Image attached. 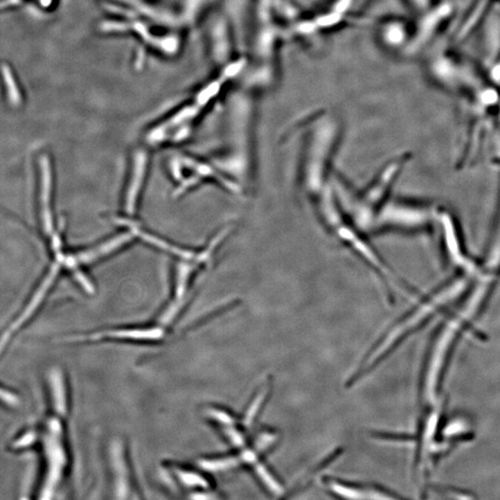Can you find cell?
<instances>
[{
	"label": "cell",
	"instance_id": "cell-14",
	"mask_svg": "<svg viewBox=\"0 0 500 500\" xmlns=\"http://www.w3.org/2000/svg\"><path fill=\"white\" fill-rule=\"evenodd\" d=\"M0 402H3L10 407H18L21 400L15 393L0 386Z\"/></svg>",
	"mask_w": 500,
	"mask_h": 500
},
{
	"label": "cell",
	"instance_id": "cell-3",
	"mask_svg": "<svg viewBox=\"0 0 500 500\" xmlns=\"http://www.w3.org/2000/svg\"><path fill=\"white\" fill-rule=\"evenodd\" d=\"M438 208L427 202L390 197L376 215L372 230L429 232L436 228Z\"/></svg>",
	"mask_w": 500,
	"mask_h": 500
},
{
	"label": "cell",
	"instance_id": "cell-12",
	"mask_svg": "<svg viewBox=\"0 0 500 500\" xmlns=\"http://www.w3.org/2000/svg\"><path fill=\"white\" fill-rule=\"evenodd\" d=\"M403 34H405V30L400 24L387 21L383 26L381 24L378 35L380 42L383 41L384 45L393 46L403 42L401 41L404 39Z\"/></svg>",
	"mask_w": 500,
	"mask_h": 500
},
{
	"label": "cell",
	"instance_id": "cell-1",
	"mask_svg": "<svg viewBox=\"0 0 500 500\" xmlns=\"http://www.w3.org/2000/svg\"><path fill=\"white\" fill-rule=\"evenodd\" d=\"M476 274L456 271L455 276L418 301L416 306L381 334L359 361L362 372L372 375L414 332L429 323L441 310L456 304L471 287Z\"/></svg>",
	"mask_w": 500,
	"mask_h": 500
},
{
	"label": "cell",
	"instance_id": "cell-15",
	"mask_svg": "<svg viewBox=\"0 0 500 500\" xmlns=\"http://www.w3.org/2000/svg\"><path fill=\"white\" fill-rule=\"evenodd\" d=\"M21 0H7L3 3H0V8H5L7 6H12V5H17L21 3Z\"/></svg>",
	"mask_w": 500,
	"mask_h": 500
},
{
	"label": "cell",
	"instance_id": "cell-7",
	"mask_svg": "<svg viewBox=\"0 0 500 500\" xmlns=\"http://www.w3.org/2000/svg\"><path fill=\"white\" fill-rule=\"evenodd\" d=\"M323 483L329 494L340 499H395L402 497L382 486L350 482L332 476L323 477Z\"/></svg>",
	"mask_w": 500,
	"mask_h": 500
},
{
	"label": "cell",
	"instance_id": "cell-8",
	"mask_svg": "<svg viewBox=\"0 0 500 500\" xmlns=\"http://www.w3.org/2000/svg\"><path fill=\"white\" fill-rule=\"evenodd\" d=\"M168 470L172 482L178 483V488L186 491L192 499H214L213 485L203 472L188 467L170 464Z\"/></svg>",
	"mask_w": 500,
	"mask_h": 500
},
{
	"label": "cell",
	"instance_id": "cell-2",
	"mask_svg": "<svg viewBox=\"0 0 500 500\" xmlns=\"http://www.w3.org/2000/svg\"><path fill=\"white\" fill-rule=\"evenodd\" d=\"M312 123L304 159L303 178L307 190L319 197L328 186L327 170L339 136V125L336 119L328 114H321Z\"/></svg>",
	"mask_w": 500,
	"mask_h": 500
},
{
	"label": "cell",
	"instance_id": "cell-10",
	"mask_svg": "<svg viewBox=\"0 0 500 500\" xmlns=\"http://www.w3.org/2000/svg\"><path fill=\"white\" fill-rule=\"evenodd\" d=\"M481 267L482 270L500 273V197Z\"/></svg>",
	"mask_w": 500,
	"mask_h": 500
},
{
	"label": "cell",
	"instance_id": "cell-6",
	"mask_svg": "<svg viewBox=\"0 0 500 500\" xmlns=\"http://www.w3.org/2000/svg\"><path fill=\"white\" fill-rule=\"evenodd\" d=\"M440 236V247L444 260L456 271L478 274L482 270L467 251L460 224L454 214L446 208L438 207L436 225Z\"/></svg>",
	"mask_w": 500,
	"mask_h": 500
},
{
	"label": "cell",
	"instance_id": "cell-5",
	"mask_svg": "<svg viewBox=\"0 0 500 500\" xmlns=\"http://www.w3.org/2000/svg\"><path fill=\"white\" fill-rule=\"evenodd\" d=\"M62 415L67 414L59 413L57 417L46 420L44 431L42 447L46 472L40 492L46 499L59 488L69 465L64 425L62 419L59 418Z\"/></svg>",
	"mask_w": 500,
	"mask_h": 500
},
{
	"label": "cell",
	"instance_id": "cell-11",
	"mask_svg": "<svg viewBox=\"0 0 500 500\" xmlns=\"http://www.w3.org/2000/svg\"><path fill=\"white\" fill-rule=\"evenodd\" d=\"M41 169H42V204H43V224L45 231L48 233L52 232V215L51 211V163L48 157L44 156L41 159Z\"/></svg>",
	"mask_w": 500,
	"mask_h": 500
},
{
	"label": "cell",
	"instance_id": "cell-13",
	"mask_svg": "<svg viewBox=\"0 0 500 500\" xmlns=\"http://www.w3.org/2000/svg\"><path fill=\"white\" fill-rule=\"evenodd\" d=\"M0 71H1L2 78H3L5 84H6L7 96L10 103L15 107L21 105V91L17 86V82H16L15 77L13 75L12 69L10 68L9 65L2 64L0 66Z\"/></svg>",
	"mask_w": 500,
	"mask_h": 500
},
{
	"label": "cell",
	"instance_id": "cell-4",
	"mask_svg": "<svg viewBox=\"0 0 500 500\" xmlns=\"http://www.w3.org/2000/svg\"><path fill=\"white\" fill-rule=\"evenodd\" d=\"M409 159V153L395 157L357 197L351 221L362 231L372 229L376 215L390 199V192Z\"/></svg>",
	"mask_w": 500,
	"mask_h": 500
},
{
	"label": "cell",
	"instance_id": "cell-9",
	"mask_svg": "<svg viewBox=\"0 0 500 500\" xmlns=\"http://www.w3.org/2000/svg\"><path fill=\"white\" fill-rule=\"evenodd\" d=\"M125 447L122 443H115L111 447V470L114 474V492L117 494H129L136 491L133 485L134 479L132 478L131 467L129 465L127 457H126Z\"/></svg>",
	"mask_w": 500,
	"mask_h": 500
}]
</instances>
